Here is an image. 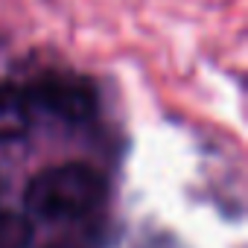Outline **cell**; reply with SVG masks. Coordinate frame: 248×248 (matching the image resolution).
Listing matches in <instances>:
<instances>
[{
  "label": "cell",
  "mask_w": 248,
  "mask_h": 248,
  "mask_svg": "<svg viewBox=\"0 0 248 248\" xmlns=\"http://www.w3.org/2000/svg\"><path fill=\"white\" fill-rule=\"evenodd\" d=\"M47 248H76V245H70V242H53V245H47Z\"/></svg>",
  "instance_id": "5b68a950"
},
{
  "label": "cell",
  "mask_w": 248,
  "mask_h": 248,
  "mask_svg": "<svg viewBox=\"0 0 248 248\" xmlns=\"http://www.w3.org/2000/svg\"><path fill=\"white\" fill-rule=\"evenodd\" d=\"M30 123L32 105L27 99V91L12 82H0V143L24 138L30 132Z\"/></svg>",
  "instance_id": "3957f363"
},
{
  "label": "cell",
  "mask_w": 248,
  "mask_h": 248,
  "mask_svg": "<svg viewBox=\"0 0 248 248\" xmlns=\"http://www.w3.org/2000/svg\"><path fill=\"white\" fill-rule=\"evenodd\" d=\"M105 178L88 164H62L38 172L27 187V210L47 222H67L93 213L105 202Z\"/></svg>",
  "instance_id": "6da1fadb"
},
{
  "label": "cell",
  "mask_w": 248,
  "mask_h": 248,
  "mask_svg": "<svg viewBox=\"0 0 248 248\" xmlns=\"http://www.w3.org/2000/svg\"><path fill=\"white\" fill-rule=\"evenodd\" d=\"M32 222L27 213L0 210V248H30Z\"/></svg>",
  "instance_id": "277c9868"
},
{
  "label": "cell",
  "mask_w": 248,
  "mask_h": 248,
  "mask_svg": "<svg viewBox=\"0 0 248 248\" xmlns=\"http://www.w3.org/2000/svg\"><path fill=\"white\" fill-rule=\"evenodd\" d=\"M27 99H30V105H38L67 123H85L96 111L93 85L76 73H59V70L41 73L27 88Z\"/></svg>",
  "instance_id": "7a4b0ae2"
}]
</instances>
